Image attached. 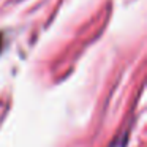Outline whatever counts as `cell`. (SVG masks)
I'll list each match as a JSON object with an SVG mask.
<instances>
[{
	"label": "cell",
	"instance_id": "cell-1",
	"mask_svg": "<svg viewBox=\"0 0 147 147\" xmlns=\"http://www.w3.org/2000/svg\"><path fill=\"white\" fill-rule=\"evenodd\" d=\"M2 45H3V40H2V33H0V49H2Z\"/></svg>",
	"mask_w": 147,
	"mask_h": 147
}]
</instances>
